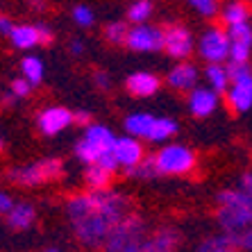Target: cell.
Returning a JSON list of instances; mask_svg holds the SVG:
<instances>
[{
  "label": "cell",
  "mask_w": 252,
  "mask_h": 252,
  "mask_svg": "<svg viewBox=\"0 0 252 252\" xmlns=\"http://www.w3.org/2000/svg\"><path fill=\"white\" fill-rule=\"evenodd\" d=\"M2 148H5V139L0 136V153H2Z\"/></svg>",
  "instance_id": "cell-43"
},
{
  "label": "cell",
  "mask_w": 252,
  "mask_h": 252,
  "mask_svg": "<svg viewBox=\"0 0 252 252\" xmlns=\"http://www.w3.org/2000/svg\"><path fill=\"white\" fill-rule=\"evenodd\" d=\"M146 239V220L136 214H127L121 223L114 225V229L102 243V252H141Z\"/></svg>",
  "instance_id": "cell-3"
},
{
  "label": "cell",
  "mask_w": 252,
  "mask_h": 252,
  "mask_svg": "<svg viewBox=\"0 0 252 252\" xmlns=\"http://www.w3.org/2000/svg\"><path fill=\"white\" fill-rule=\"evenodd\" d=\"M159 87H161V80L157 75H153V73H146V70L132 73L125 80V89L136 98H150V95H155L159 91Z\"/></svg>",
  "instance_id": "cell-13"
},
{
  "label": "cell",
  "mask_w": 252,
  "mask_h": 252,
  "mask_svg": "<svg viewBox=\"0 0 252 252\" xmlns=\"http://www.w3.org/2000/svg\"><path fill=\"white\" fill-rule=\"evenodd\" d=\"M227 36H229V41L232 43H243V46L252 48V25L248 23V21L227 25Z\"/></svg>",
  "instance_id": "cell-27"
},
{
  "label": "cell",
  "mask_w": 252,
  "mask_h": 252,
  "mask_svg": "<svg viewBox=\"0 0 252 252\" xmlns=\"http://www.w3.org/2000/svg\"><path fill=\"white\" fill-rule=\"evenodd\" d=\"M87 132H84V139L91 143V146L98 150V155L102 153V150H107V148L114 146V141H116V136H114V132L109 127H105V125H95L91 123L89 127H84Z\"/></svg>",
  "instance_id": "cell-18"
},
{
  "label": "cell",
  "mask_w": 252,
  "mask_h": 252,
  "mask_svg": "<svg viewBox=\"0 0 252 252\" xmlns=\"http://www.w3.org/2000/svg\"><path fill=\"white\" fill-rule=\"evenodd\" d=\"M150 14H153V2L150 0H136L127 9V18L132 23H146Z\"/></svg>",
  "instance_id": "cell-28"
},
{
  "label": "cell",
  "mask_w": 252,
  "mask_h": 252,
  "mask_svg": "<svg viewBox=\"0 0 252 252\" xmlns=\"http://www.w3.org/2000/svg\"><path fill=\"white\" fill-rule=\"evenodd\" d=\"M12 30H14L12 18H9V16H0V34L9 36V34H12Z\"/></svg>",
  "instance_id": "cell-38"
},
{
  "label": "cell",
  "mask_w": 252,
  "mask_h": 252,
  "mask_svg": "<svg viewBox=\"0 0 252 252\" xmlns=\"http://www.w3.org/2000/svg\"><path fill=\"white\" fill-rule=\"evenodd\" d=\"M218 225L239 250L252 252V195L243 189H223L216 195Z\"/></svg>",
  "instance_id": "cell-2"
},
{
  "label": "cell",
  "mask_w": 252,
  "mask_h": 252,
  "mask_svg": "<svg viewBox=\"0 0 252 252\" xmlns=\"http://www.w3.org/2000/svg\"><path fill=\"white\" fill-rule=\"evenodd\" d=\"M46 252H62V250H57V248H48Z\"/></svg>",
  "instance_id": "cell-44"
},
{
  "label": "cell",
  "mask_w": 252,
  "mask_h": 252,
  "mask_svg": "<svg viewBox=\"0 0 252 252\" xmlns=\"http://www.w3.org/2000/svg\"><path fill=\"white\" fill-rule=\"evenodd\" d=\"M205 77L209 87L216 91V94H225L229 89V75H227V68L225 64H209L205 68Z\"/></svg>",
  "instance_id": "cell-20"
},
{
  "label": "cell",
  "mask_w": 252,
  "mask_h": 252,
  "mask_svg": "<svg viewBox=\"0 0 252 252\" xmlns=\"http://www.w3.org/2000/svg\"><path fill=\"white\" fill-rule=\"evenodd\" d=\"M157 159L159 175H187L195 168V155L191 148L182 146V143H170L164 146L155 155Z\"/></svg>",
  "instance_id": "cell-5"
},
{
  "label": "cell",
  "mask_w": 252,
  "mask_h": 252,
  "mask_svg": "<svg viewBox=\"0 0 252 252\" xmlns=\"http://www.w3.org/2000/svg\"><path fill=\"white\" fill-rule=\"evenodd\" d=\"M36 34H39V43H41V46H48V43L55 39V32L48 28L46 23H36Z\"/></svg>",
  "instance_id": "cell-35"
},
{
  "label": "cell",
  "mask_w": 252,
  "mask_h": 252,
  "mask_svg": "<svg viewBox=\"0 0 252 252\" xmlns=\"http://www.w3.org/2000/svg\"><path fill=\"white\" fill-rule=\"evenodd\" d=\"M112 180H114V170L102 168L100 164H87L84 184H87L89 191H105V189L112 187Z\"/></svg>",
  "instance_id": "cell-17"
},
{
  "label": "cell",
  "mask_w": 252,
  "mask_h": 252,
  "mask_svg": "<svg viewBox=\"0 0 252 252\" xmlns=\"http://www.w3.org/2000/svg\"><path fill=\"white\" fill-rule=\"evenodd\" d=\"M129 177H136V180H153V177H159V168H157V159L155 155H146L136 166L125 170Z\"/></svg>",
  "instance_id": "cell-24"
},
{
  "label": "cell",
  "mask_w": 252,
  "mask_h": 252,
  "mask_svg": "<svg viewBox=\"0 0 252 252\" xmlns=\"http://www.w3.org/2000/svg\"><path fill=\"white\" fill-rule=\"evenodd\" d=\"M70 123H73V112H68L66 107H46L39 114V118H36V125L41 129V134H46V136L59 134Z\"/></svg>",
  "instance_id": "cell-10"
},
{
  "label": "cell",
  "mask_w": 252,
  "mask_h": 252,
  "mask_svg": "<svg viewBox=\"0 0 252 252\" xmlns=\"http://www.w3.org/2000/svg\"><path fill=\"white\" fill-rule=\"evenodd\" d=\"M195 82H198V68L189 62H180L168 73V87L175 91H191L195 89Z\"/></svg>",
  "instance_id": "cell-15"
},
{
  "label": "cell",
  "mask_w": 252,
  "mask_h": 252,
  "mask_svg": "<svg viewBox=\"0 0 252 252\" xmlns=\"http://www.w3.org/2000/svg\"><path fill=\"white\" fill-rule=\"evenodd\" d=\"M191 2V7H193L198 14H202V16L211 18L218 14V2L216 0H189Z\"/></svg>",
  "instance_id": "cell-31"
},
{
  "label": "cell",
  "mask_w": 252,
  "mask_h": 252,
  "mask_svg": "<svg viewBox=\"0 0 252 252\" xmlns=\"http://www.w3.org/2000/svg\"><path fill=\"white\" fill-rule=\"evenodd\" d=\"M9 39H12L14 48H18V50H28V48H34L36 43H39L36 25H14V30H12V34H9Z\"/></svg>",
  "instance_id": "cell-19"
},
{
  "label": "cell",
  "mask_w": 252,
  "mask_h": 252,
  "mask_svg": "<svg viewBox=\"0 0 252 252\" xmlns=\"http://www.w3.org/2000/svg\"><path fill=\"white\" fill-rule=\"evenodd\" d=\"M12 91L18 98H28L32 91V84L28 82V77H16V80H12Z\"/></svg>",
  "instance_id": "cell-34"
},
{
  "label": "cell",
  "mask_w": 252,
  "mask_h": 252,
  "mask_svg": "<svg viewBox=\"0 0 252 252\" xmlns=\"http://www.w3.org/2000/svg\"><path fill=\"white\" fill-rule=\"evenodd\" d=\"M241 189H243L248 195H252V173H243V177H241Z\"/></svg>",
  "instance_id": "cell-40"
},
{
  "label": "cell",
  "mask_w": 252,
  "mask_h": 252,
  "mask_svg": "<svg viewBox=\"0 0 252 252\" xmlns=\"http://www.w3.org/2000/svg\"><path fill=\"white\" fill-rule=\"evenodd\" d=\"M125 46L136 53H155L164 48V30L155 28L148 23H136L134 28L127 30Z\"/></svg>",
  "instance_id": "cell-6"
},
{
  "label": "cell",
  "mask_w": 252,
  "mask_h": 252,
  "mask_svg": "<svg viewBox=\"0 0 252 252\" xmlns=\"http://www.w3.org/2000/svg\"><path fill=\"white\" fill-rule=\"evenodd\" d=\"M227 95V107L234 114H243L252 107V75L239 77L229 82V89L225 91Z\"/></svg>",
  "instance_id": "cell-12"
},
{
  "label": "cell",
  "mask_w": 252,
  "mask_h": 252,
  "mask_svg": "<svg viewBox=\"0 0 252 252\" xmlns=\"http://www.w3.org/2000/svg\"><path fill=\"white\" fill-rule=\"evenodd\" d=\"M94 82L98 89H102V91H107V89L112 87V80H109V75H107L105 70H95L94 73Z\"/></svg>",
  "instance_id": "cell-36"
},
{
  "label": "cell",
  "mask_w": 252,
  "mask_h": 252,
  "mask_svg": "<svg viewBox=\"0 0 252 252\" xmlns=\"http://www.w3.org/2000/svg\"><path fill=\"white\" fill-rule=\"evenodd\" d=\"M250 14H252V9L246 0H234V2H229L223 9V21L227 25L243 23V21H250Z\"/></svg>",
  "instance_id": "cell-23"
},
{
  "label": "cell",
  "mask_w": 252,
  "mask_h": 252,
  "mask_svg": "<svg viewBox=\"0 0 252 252\" xmlns=\"http://www.w3.org/2000/svg\"><path fill=\"white\" fill-rule=\"evenodd\" d=\"M28 2H30L32 7H39V9L43 7V0H28Z\"/></svg>",
  "instance_id": "cell-42"
},
{
  "label": "cell",
  "mask_w": 252,
  "mask_h": 252,
  "mask_svg": "<svg viewBox=\"0 0 252 252\" xmlns=\"http://www.w3.org/2000/svg\"><path fill=\"white\" fill-rule=\"evenodd\" d=\"M21 70H23V77H28V82L32 84V87H36V84H41L43 80V62L39 57H23V62H21Z\"/></svg>",
  "instance_id": "cell-26"
},
{
  "label": "cell",
  "mask_w": 252,
  "mask_h": 252,
  "mask_svg": "<svg viewBox=\"0 0 252 252\" xmlns=\"http://www.w3.org/2000/svg\"><path fill=\"white\" fill-rule=\"evenodd\" d=\"M180 243H182V234L175 227L164 225V227L155 229L153 234H148L141 252H177Z\"/></svg>",
  "instance_id": "cell-9"
},
{
  "label": "cell",
  "mask_w": 252,
  "mask_h": 252,
  "mask_svg": "<svg viewBox=\"0 0 252 252\" xmlns=\"http://www.w3.org/2000/svg\"><path fill=\"white\" fill-rule=\"evenodd\" d=\"M68 50H70V53H73V55H82V53H84V43H80V41H73V43H70V46H68Z\"/></svg>",
  "instance_id": "cell-41"
},
{
  "label": "cell",
  "mask_w": 252,
  "mask_h": 252,
  "mask_svg": "<svg viewBox=\"0 0 252 252\" xmlns=\"http://www.w3.org/2000/svg\"><path fill=\"white\" fill-rule=\"evenodd\" d=\"M195 252H239V248L232 243V239H229L227 234H211L207 236L202 243L198 246V250Z\"/></svg>",
  "instance_id": "cell-21"
},
{
  "label": "cell",
  "mask_w": 252,
  "mask_h": 252,
  "mask_svg": "<svg viewBox=\"0 0 252 252\" xmlns=\"http://www.w3.org/2000/svg\"><path fill=\"white\" fill-rule=\"evenodd\" d=\"M7 216V225L16 232H23V229L32 227L36 220V211L32 205H25V202H14V207L5 214Z\"/></svg>",
  "instance_id": "cell-16"
},
{
  "label": "cell",
  "mask_w": 252,
  "mask_h": 252,
  "mask_svg": "<svg viewBox=\"0 0 252 252\" xmlns=\"http://www.w3.org/2000/svg\"><path fill=\"white\" fill-rule=\"evenodd\" d=\"M73 123L75 125H80V127H89L91 125V114L89 112H73Z\"/></svg>",
  "instance_id": "cell-37"
},
{
  "label": "cell",
  "mask_w": 252,
  "mask_h": 252,
  "mask_svg": "<svg viewBox=\"0 0 252 252\" xmlns=\"http://www.w3.org/2000/svg\"><path fill=\"white\" fill-rule=\"evenodd\" d=\"M175 132H177V123L173 121V118H155V121H153V127H150V132H148L146 139L159 143V141L170 139V136L175 134Z\"/></svg>",
  "instance_id": "cell-22"
},
{
  "label": "cell",
  "mask_w": 252,
  "mask_h": 252,
  "mask_svg": "<svg viewBox=\"0 0 252 252\" xmlns=\"http://www.w3.org/2000/svg\"><path fill=\"white\" fill-rule=\"evenodd\" d=\"M252 48L243 46V43H229V62H248L250 59Z\"/></svg>",
  "instance_id": "cell-32"
},
{
  "label": "cell",
  "mask_w": 252,
  "mask_h": 252,
  "mask_svg": "<svg viewBox=\"0 0 252 252\" xmlns=\"http://www.w3.org/2000/svg\"><path fill=\"white\" fill-rule=\"evenodd\" d=\"M153 121L155 116H150V114H132V116L125 118V129L132 136H148V132L153 127Z\"/></svg>",
  "instance_id": "cell-25"
},
{
  "label": "cell",
  "mask_w": 252,
  "mask_h": 252,
  "mask_svg": "<svg viewBox=\"0 0 252 252\" xmlns=\"http://www.w3.org/2000/svg\"><path fill=\"white\" fill-rule=\"evenodd\" d=\"M94 12L89 9L87 5H77L75 9H73V21H75L80 28H91L94 25Z\"/></svg>",
  "instance_id": "cell-30"
},
{
  "label": "cell",
  "mask_w": 252,
  "mask_h": 252,
  "mask_svg": "<svg viewBox=\"0 0 252 252\" xmlns=\"http://www.w3.org/2000/svg\"><path fill=\"white\" fill-rule=\"evenodd\" d=\"M218 105V95L214 89H191V95H189V109L191 114L198 118H205L209 114H214Z\"/></svg>",
  "instance_id": "cell-14"
},
{
  "label": "cell",
  "mask_w": 252,
  "mask_h": 252,
  "mask_svg": "<svg viewBox=\"0 0 252 252\" xmlns=\"http://www.w3.org/2000/svg\"><path fill=\"white\" fill-rule=\"evenodd\" d=\"M229 36L220 28H209L200 39V55L209 64H223L229 57Z\"/></svg>",
  "instance_id": "cell-7"
},
{
  "label": "cell",
  "mask_w": 252,
  "mask_h": 252,
  "mask_svg": "<svg viewBox=\"0 0 252 252\" xmlns=\"http://www.w3.org/2000/svg\"><path fill=\"white\" fill-rule=\"evenodd\" d=\"M64 173V161L62 159H41V161H32L21 168H12L7 173L9 182L21 184V187H41L46 182H53Z\"/></svg>",
  "instance_id": "cell-4"
},
{
  "label": "cell",
  "mask_w": 252,
  "mask_h": 252,
  "mask_svg": "<svg viewBox=\"0 0 252 252\" xmlns=\"http://www.w3.org/2000/svg\"><path fill=\"white\" fill-rule=\"evenodd\" d=\"M164 50L168 53V57L184 59L191 55L193 50V36L184 25H168L164 28Z\"/></svg>",
  "instance_id": "cell-8"
},
{
  "label": "cell",
  "mask_w": 252,
  "mask_h": 252,
  "mask_svg": "<svg viewBox=\"0 0 252 252\" xmlns=\"http://www.w3.org/2000/svg\"><path fill=\"white\" fill-rule=\"evenodd\" d=\"M14 207V200L5 193V191H0V214H7V211Z\"/></svg>",
  "instance_id": "cell-39"
},
{
  "label": "cell",
  "mask_w": 252,
  "mask_h": 252,
  "mask_svg": "<svg viewBox=\"0 0 252 252\" xmlns=\"http://www.w3.org/2000/svg\"><path fill=\"white\" fill-rule=\"evenodd\" d=\"M105 39L114 46H125V39H127V23L123 21H114L105 28Z\"/></svg>",
  "instance_id": "cell-29"
},
{
  "label": "cell",
  "mask_w": 252,
  "mask_h": 252,
  "mask_svg": "<svg viewBox=\"0 0 252 252\" xmlns=\"http://www.w3.org/2000/svg\"><path fill=\"white\" fill-rule=\"evenodd\" d=\"M127 214H132V200L127 195L105 189L84 191L66 200V216L75 239L84 248H102L105 239Z\"/></svg>",
  "instance_id": "cell-1"
},
{
  "label": "cell",
  "mask_w": 252,
  "mask_h": 252,
  "mask_svg": "<svg viewBox=\"0 0 252 252\" xmlns=\"http://www.w3.org/2000/svg\"><path fill=\"white\" fill-rule=\"evenodd\" d=\"M94 164H100L102 168H109V170L121 168V166H118V161H116V157H114V150H112V148H107V150H102V153H100L98 157H95Z\"/></svg>",
  "instance_id": "cell-33"
},
{
  "label": "cell",
  "mask_w": 252,
  "mask_h": 252,
  "mask_svg": "<svg viewBox=\"0 0 252 252\" xmlns=\"http://www.w3.org/2000/svg\"><path fill=\"white\" fill-rule=\"evenodd\" d=\"M112 150H114V157H116L118 166L125 168V170L132 168V166H136L141 159H143V146H141L139 139L132 136V134L118 136V139L114 141Z\"/></svg>",
  "instance_id": "cell-11"
}]
</instances>
